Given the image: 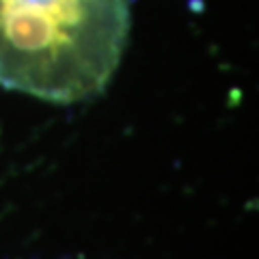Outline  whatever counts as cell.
Instances as JSON below:
<instances>
[{
	"label": "cell",
	"mask_w": 259,
	"mask_h": 259,
	"mask_svg": "<svg viewBox=\"0 0 259 259\" xmlns=\"http://www.w3.org/2000/svg\"><path fill=\"white\" fill-rule=\"evenodd\" d=\"M127 35L130 0H0V87L54 104L91 100Z\"/></svg>",
	"instance_id": "obj_1"
}]
</instances>
